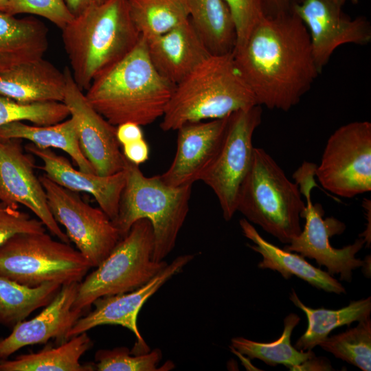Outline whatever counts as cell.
<instances>
[{
  "label": "cell",
  "mask_w": 371,
  "mask_h": 371,
  "mask_svg": "<svg viewBox=\"0 0 371 371\" xmlns=\"http://www.w3.org/2000/svg\"><path fill=\"white\" fill-rule=\"evenodd\" d=\"M194 256L185 254L167 264L154 277L140 287L123 293L103 296L95 300L94 309L80 317L66 335L71 337L101 325H120L130 330L136 341L131 350L133 355L150 351L137 327V315L144 303L172 276L181 272Z\"/></svg>",
  "instance_id": "obj_13"
},
{
  "label": "cell",
  "mask_w": 371,
  "mask_h": 371,
  "mask_svg": "<svg viewBox=\"0 0 371 371\" xmlns=\"http://www.w3.org/2000/svg\"><path fill=\"white\" fill-rule=\"evenodd\" d=\"M175 88L153 66L142 36L130 53L94 78L85 95L113 126H145L163 116Z\"/></svg>",
  "instance_id": "obj_2"
},
{
  "label": "cell",
  "mask_w": 371,
  "mask_h": 371,
  "mask_svg": "<svg viewBox=\"0 0 371 371\" xmlns=\"http://www.w3.org/2000/svg\"><path fill=\"white\" fill-rule=\"evenodd\" d=\"M133 21L146 40L190 19L185 0H128Z\"/></svg>",
  "instance_id": "obj_30"
},
{
  "label": "cell",
  "mask_w": 371,
  "mask_h": 371,
  "mask_svg": "<svg viewBox=\"0 0 371 371\" xmlns=\"http://www.w3.org/2000/svg\"><path fill=\"white\" fill-rule=\"evenodd\" d=\"M315 178L339 196L352 198L371 190V123L356 121L329 137Z\"/></svg>",
  "instance_id": "obj_10"
},
{
  "label": "cell",
  "mask_w": 371,
  "mask_h": 371,
  "mask_svg": "<svg viewBox=\"0 0 371 371\" xmlns=\"http://www.w3.org/2000/svg\"><path fill=\"white\" fill-rule=\"evenodd\" d=\"M291 10L308 32L312 54L320 72L341 45H363L371 41L368 19L348 18L341 12V7L329 0H302Z\"/></svg>",
  "instance_id": "obj_16"
},
{
  "label": "cell",
  "mask_w": 371,
  "mask_h": 371,
  "mask_svg": "<svg viewBox=\"0 0 371 371\" xmlns=\"http://www.w3.org/2000/svg\"><path fill=\"white\" fill-rule=\"evenodd\" d=\"M370 201L365 199L363 202V207H364L366 216V220L368 221L366 225V228L365 231L360 234V237H361L366 244V247H370L371 243V227H370V218H371V211H370Z\"/></svg>",
  "instance_id": "obj_42"
},
{
  "label": "cell",
  "mask_w": 371,
  "mask_h": 371,
  "mask_svg": "<svg viewBox=\"0 0 371 371\" xmlns=\"http://www.w3.org/2000/svg\"><path fill=\"white\" fill-rule=\"evenodd\" d=\"M319 346L324 350L363 371L371 370V320L370 317L343 333L328 336Z\"/></svg>",
  "instance_id": "obj_31"
},
{
  "label": "cell",
  "mask_w": 371,
  "mask_h": 371,
  "mask_svg": "<svg viewBox=\"0 0 371 371\" xmlns=\"http://www.w3.org/2000/svg\"><path fill=\"white\" fill-rule=\"evenodd\" d=\"M66 88L63 103L74 120L80 148L97 175L108 176L123 170L125 157L116 137V126L89 103L75 82L70 69H64Z\"/></svg>",
  "instance_id": "obj_14"
},
{
  "label": "cell",
  "mask_w": 371,
  "mask_h": 371,
  "mask_svg": "<svg viewBox=\"0 0 371 371\" xmlns=\"http://www.w3.org/2000/svg\"><path fill=\"white\" fill-rule=\"evenodd\" d=\"M70 116L63 102H45L21 104L0 96V126L14 121H29L34 125L58 123Z\"/></svg>",
  "instance_id": "obj_32"
},
{
  "label": "cell",
  "mask_w": 371,
  "mask_h": 371,
  "mask_svg": "<svg viewBox=\"0 0 371 371\" xmlns=\"http://www.w3.org/2000/svg\"><path fill=\"white\" fill-rule=\"evenodd\" d=\"M45 231L41 220L21 211L19 205L0 202V246L16 234Z\"/></svg>",
  "instance_id": "obj_36"
},
{
  "label": "cell",
  "mask_w": 371,
  "mask_h": 371,
  "mask_svg": "<svg viewBox=\"0 0 371 371\" xmlns=\"http://www.w3.org/2000/svg\"><path fill=\"white\" fill-rule=\"evenodd\" d=\"M153 231L142 218L133 223L96 269L79 282L74 308L85 310L99 297L133 291L167 265L153 259Z\"/></svg>",
  "instance_id": "obj_8"
},
{
  "label": "cell",
  "mask_w": 371,
  "mask_h": 371,
  "mask_svg": "<svg viewBox=\"0 0 371 371\" xmlns=\"http://www.w3.org/2000/svg\"><path fill=\"white\" fill-rule=\"evenodd\" d=\"M306 206L298 185L263 148H254L249 169L240 187L236 211L281 243L289 244L302 232Z\"/></svg>",
  "instance_id": "obj_6"
},
{
  "label": "cell",
  "mask_w": 371,
  "mask_h": 371,
  "mask_svg": "<svg viewBox=\"0 0 371 371\" xmlns=\"http://www.w3.org/2000/svg\"><path fill=\"white\" fill-rule=\"evenodd\" d=\"M66 76L43 58L0 74V96L21 104L63 102Z\"/></svg>",
  "instance_id": "obj_21"
},
{
  "label": "cell",
  "mask_w": 371,
  "mask_h": 371,
  "mask_svg": "<svg viewBox=\"0 0 371 371\" xmlns=\"http://www.w3.org/2000/svg\"><path fill=\"white\" fill-rule=\"evenodd\" d=\"M0 138L26 139L38 148L60 149L71 157L79 170L95 173L80 148L76 125L71 117L46 126L12 122L0 126Z\"/></svg>",
  "instance_id": "obj_24"
},
{
  "label": "cell",
  "mask_w": 371,
  "mask_h": 371,
  "mask_svg": "<svg viewBox=\"0 0 371 371\" xmlns=\"http://www.w3.org/2000/svg\"><path fill=\"white\" fill-rule=\"evenodd\" d=\"M256 104L232 52L211 54L175 85L160 127L177 131L188 123L225 117Z\"/></svg>",
  "instance_id": "obj_4"
},
{
  "label": "cell",
  "mask_w": 371,
  "mask_h": 371,
  "mask_svg": "<svg viewBox=\"0 0 371 371\" xmlns=\"http://www.w3.org/2000/svg\"><path fill=\"white\" fill-rule=\"evenodd\" d=\"M141 38L128 0H106L75 16L62 29V38L76 85L87 90L95 77L130 53Z\"/></svg>",
  "instance_id": "obj_3"
},
{
  "label": "cell",
  "mask_w": 371,
  "mask_h": 371,
  "mask_svg": "<svg viewBox=\"0 0 371 371\" xmlns=\"http://www.w3.org/2000/svg\"><path fill=\"white\" fill-rule=\"evenodd\" d=\"M122 147L124 156L136 165L145 162L149 157V146L144 138Z\"/></svg>",
  "instance_id": "obj_37"
},
{
  "label": "cell",
  "mask_w": 371,
  "mask_h": 371,
  "mask_svg": "<svg viewBox=\"0 0 371 371\" xmlns=\"http://www.w3.org/2000/svg\"><path fill=\"white\" fill-rule=\"evenodd\" d=\"M47 196L49 209L77 249L92 267L98 266L121 239L112 221L101 208L91 206L76 192L38 177Z\"/></svg>",
  "instance_id": "obj_12"
},
{
  "label": "cell",
  "mask_w": 371,
  "mask_h": 371,
  "mask_svg": "<svg viewBox=\"0 0 371 371\" xmlns=\"http://www.w3.org/2000/svg\"><path fill=\"white\" fill-rule=\"evenodd\" d=\"M236 31L235 47L242 45L254 27L267 15L265 0H224Z\"/></svg>",
  "instance_id": "obj_35"
},
{
  "label": "cell",
  "mask_w": 371,
  "mask_h": 371,
  "mask_svg": "<svg viewBox=\"0 0 371 371\" xmlns=\"http://www.w3.org/2000/svg\"><path fill=\"white\" fill-rule=\"evenodd\" d=\"M48 45V30L42 21L0 11V74L43 58Z\"/></svg>",
  "instance_id": "obj_23"
},
{
  "label": "cell",
  "mask_w": 371,
  "mask_h": 371,
  "mask_svg": "<svg viewBox=\"0 0 371 371\" xmlns=\"http://www.w3.org/2000/svg\"><path fill=\"white\" fill-rule=\"evenodd\" d=\"M239 225L244 236L254 243L247 246L262 258L258 265L260 269L278 271L285 279L295 276L326 292L346 293L344 287L333 276L313 266L301 255L280 249L268 242L246 218L240 219Z\"/></svg>",
  "instance_id": "obj_22"
},
{
  "label": "cell",
  "mask_w": 371,
  "mask_h": 371,
  "mask_svg": "<svg viewBox=\"0 0 371 371\" xmlns=\"http://www.w3.org/2000/svg\"><path fill=\"white\" fill-rule=\"evenodd\" d=\"M25 149L43 161V165L38 168L49 179L68 190L91 194L112 221L116 218L125 184L124 170L100 176L74 168L66 157L57 155L50 148H38L30 142Z\"/></svg>",
  "instance_id": "obj_19"
},
{
  "label": "cell",
  "mask_w": 371,
  "mask_h": 371,
  "mask_svg": "<svg viewBox=\"0 0 371 371\" xmlns=\"http://www.w3.org/2000/svg\"><path fill=\"white\" fill-rule=\"evenodd\" d=\"M162 357L160 349L140 355H133L126 347L100 350L95 355V369L98 371H157Z\"/></svg>",
  "instance_id": "obj_33"
},
{
  "label": "cell",
  "mask_w": 371,
  "mask_h": 371,
  "mask_svg": "<svg viewBox=\"0 0 371 371\" xmlns=\"http://www.w3.org/2000/svg\"><path fill=\"white\" fill-rule=\"evenodd\" d=\"M8 0H0V11L6 12Z\"/></svg>",
  "instance_id": "obj_44"
},
{
  "label": "cell",
  "mask_w": 371,
  "mask_h": 371,
  "mask_svg": "<svg viewBox=\"0 0 371 371\" xmlns=\"http://www.w3.org/2000/svg\"><path fill=\"white\" fill-rule=\"evenodd\" d=\"M22 139L0 138V202L21 204L30 210L50 233L69 243L52 216L45 190L34 173V159L25 153Z\"/></svg>",
  "instance_id": "obj_15"
},
{
  "label": "cell",
  "mask_w": 371,
  "mask_h": 371,
  "mask_svg": "<svg viewBox=\"0 0 371 371\" xmlns=\"http://www.w3.org/2000/svg\"><path fill=\"white\" fill-rule=\"evenodd\" d=\"M302 0H265L267 14H275L291 10L293 5Z\"/></svg>",
  "instance_id": "obj_40"
},
{
  "label": "cell",
  "mask_w": 371,
  "mask_h": 371,
  "mask_svg": "<svg viewBox=\"0 0 371 371\" xmlns=\"http://www.w3.org/2000/svg\"><path fill=\"white\" fill-rule=\"evenodd\" d=\"M329 1H330L331 2H333V3H335V5L339 7H342V5L346 3L347 0H329ZM352 1H357V0H352Z\"/></svg>",
  "instance_id": "obj_45"
},
{
  "label": "cell",
  "mask_w": 371,
  "mask_h": 371,
  "mask_svg": "<svg viewBox=\"0 0 371 371\" xmlns=\"http://www.w3.org/2000/svg\"><path fill=\"white\" fill-rule=\"evenodd\" d=\"M364 262L362 266L363 272L368 278L370 277V256H366V259L363 260Z\"/></svg>",
  "instance_id": "obj_43"
},
{
  "label": "cell",
  "mask_w": 371,
  "mask_h": 371,
  "mask_svg": "<svg viewBox=\"0 0 371 371\" xmlns=\"http://www.w3.org/2000/svg\"><path fill=\"white\" fill-rule=\"evenodd\" d=\"M316 167L314 163L304 161L293 173V177L306 199L305 208L300 215L305 219V225L301 233L283 249L314 259L319 266H324L330 275L338 274L341 280L350 282L352 271L363 265L364 260L356 258V254L365 242L361 238L341 249L331 246L330 238L342 234L346 225L333 217L324 219L322 206L312 202L311 190L317 187Z\"/></svg>",
  "instance_id": "obj_9"
},
{
  "label": "cell",
  "mask_w": 371,
  "mask_h": 371,
  "mask_svg": "<svg viewBox=\"0 0 371 371\" xmlns=\"http://www.w3.org/2000/svg\"><path fill=\"white\" fill-rule=\"evenodd\" d=\"M300 321V317L297 315L289 313L284 319L283 332L278 339L262 343L243 337H236L231 340L232 348L236 353L245 355L249 359H260L271 366L283 365L292 370L315 356L312 350H299L291 344L293 330Z\"/></svg>",
  "instance_id": "obj_29"
},
{
  "label": "cell",
  "mask_w": 371,
  "mask_h": 371,
  "mask_svg": "<svg viewBox=\"0 0 371 371\" xmlns=\"http://www.w3.org/2000/svg\"><path fill=\"white\" fill-rule=\"evenodd\" d=\"M91 267L78 249L45 232L19 233L0 246V276L31 287L80 282Z\"/></svg>",
  "instance_id": "obj_7"
},
{
  "label": "cell",
  "mask_w": 371,
  "mask_h": 371,
  "mask_svg": "<svg viewBox=\"0 0 371 371\" xmlns=\"http://www.w3.org/2000/svg\"><path fill=\"white\" fill-rule=\"evenodd\" d=\"M330 362L322 357L315 356L308 359L292 370H332Z\"/></svg>",
  "instance_id": "obj_39"
},
{
  "label": "cell",
  "mask_w": 371,
  "mask_h": 371,
  "mask_svg": "<svg viewBox=\"0 0 371 371\" xmlns=\"http://www.w3.org/2000/svg\"><path fill=\"white\" fill-rule=\"evenodd\" d=\"M232 55L256 104L269 109L290 110L320 74L308 32L292 10L267 14Z\"/></svg>",
  "instance_id": "obj_1"
},
{
  "label": "cell",
  "mask_w": 371,
  "mask_h": 371,
  "mask_svg": "<svg viewBox=\"0 0 371 371\" xmlns=\"http://www.w3.org/2000/svg\"><path fill=\"white\" fill-rule=\"evenodd\" d=\"M262 111L256 104L229 115L219 150L201 179L216 194L227 221L237 212L238 191L251 165L253 135L261 123Z\"/></svg>",
  "instance_id": "obj_11"
},
{
  "label": "cell",
  "mask_w": 371,
  "mask_h": 371,
  "mask_svg": "<svg viewBox=\"0 0 371 371\" xmlns=\"http://www.w3.org/2000/svg\"><path fill=\"white\" fill-rule=\"evenodd\" d=\"M229 116L188 123L177 130L175 156L168 169L160 175L165 183L179 187L201 181L219 150Z\"/></svg>",
  "instance_id": "obj_17"
},
{
  "label": "cell",
  "mask_w": 371,
  "mask_h": 371,
  "mask_svg": "<svg viewBox=\"0 0 371 371\" xmlns=\"http://www.w3.org/2000/svg\"><path fill=\"white\" fill-rule=\"evenodd\" d=\"M190 19L211 54L232 52L236 31L224 0H185Z\"/></svg>",
  "instance_id": "obj_27"
},
{
  "label": "cell",
  "mask_w": 371,
  "mask_h": 371,
  "mask_svg": "<svg viewBox=\"0 0 371 371\" xmlns=\"http://www.w3.org/2000/svg\"><path fill=\"white\" fill-rule=\"evenodd\" d=\"M69 10L75 16L86 9L101 4L106 0H65Z\"/></svg>",
  "instance_id": "obj_41"
},
{
  "label": "cell",
  "mask_w": 371,
  "mask_h": 371,
  "mask_svg": "<svg viewBox=\"0 0 371 371\" xmlns=\"http://www.w3.org/2000/svg\"><path fill=\"white\" fill-rule=\"evenodd\" d=\"M6 12L39 16L61 30L74 18L65 0H8Z\"/></svg>",
  "instance_id": "obj_34"
},
{
  "label": "cell",
  "mask_w": 371,
  "mask_h": 371,
  "mask_svg": "<svg viewBox=\"0 0 371 371\" xmlns=\"http://www.w3.org/2000/svg\"><path fill=\"white\" fill-rule=\"evenodd\" d=\"M123 170L125 184L112 222L122 238L135 222L148 220L153 231V259L163 261L174 249L187 217L192 185L172 187L160 175L146 177L126 157Z\"/></svg>",
  "instance_id": "obj_5"
},
{
  "label": "cell",
  "mask_w": 371,
  "mask_h": 371,
  "mask_svg": "<svg viewBox=\"0 0 371 371\" xmlns=\"http://www.w3.org/2000/svg\"><path fill=\"white\" fill-rule=\"evenodd\" d=\"M146 43L156 70L175 85L211 55L190 19Z\"/></svg>",
  "instance_id": "obj_20"
},
{
  "label": "cell",
  "mask_w": 371,
  "mask_h": 371,
  "mask_svg": "<svg viewBox=\"0 0 371 371\" xmlns=\"http://www.w3.org/2000/svg\"><path fill=\"white\" fill-rule=\"evenodd\" d=\"M290 300L306 316L307 328L297 340L294 347L299 350H312L324 341L337 327L360 322L370 317L371 297L351 301L350 304L337 310L324 308H313L304 304L294 290L290 293Z\"/></svg>",
  "instance_id": "obj_25"
},
{
  "label": "cell",
  "mask_w": 371,
  "mask_h": 371,
  "mask_svg": "<svg viewBox=\"0 0 371 371\" xmlns=\"http://www.w3.org/2000/svg\"><path fill=\"white\" fill-rule=\"evenodd\" d=\"M139 124L126 122L116 126V137L121 146L144 138L142 130Z\"/></svg>",
  "instance_id": "obj_38"
},
{
  "label": "cell",
  "mask_w": 371,
  "mask_h": 371,
  "mask_svg": "<svg viewBox=\"0 0 371 371\" xmlns=\"http://www.w3.org/2000/svg\"><path fill=\"white\" fill-rule=\"evenodd\" d=\"M62 285L47 282L31 287L0 276V324L14 326L36 309L47 306Z\"/></svg>",
  "instance_id": "obj_28"
},
{
  "label": "cell",
  "mask_w": 371,
  "mask_h": 371,
  "mask_svg": "<svg viewBox=\"0 0 371 371\" xmlns=\"http://www.w3.org/2000/svg\"><path fill=\"white\" fill-rule=\"evenodd\" d=\"M79 282L62 285L54 299L35 317L13 326L11 333L0 339V360L6 359L18 350L50 339L65 340L66 335L83 310L74 308Z\"/></svg>",
  "instance_id": "obj_18"
},
{
  "label": "cell",
  "mask_w": 371,
  "mask_h": 371,
  "mask_svg": "<svg viewBox=\"0 0 371 371\" xmlns=\"http://www.w3.org/2000/svg\"><path fill=\"white\" fill-rule=\"evenodd\" d=\"M56 348L23 355L13 360H0V371H92L93 363L80 362V357L92 347L87 332L68 339Z\"/></svg>",
  "instance_id": "obj_26"
}]
</instances>
